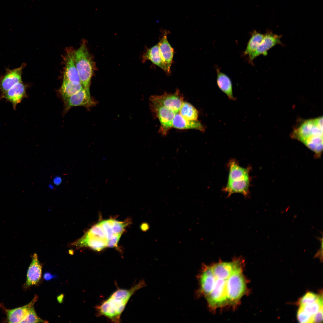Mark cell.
Masks as SVG:
<instances>
[{
	"mask_svg": "<svg viewBox=\"0 0 323 323\" xmlns=\"http://www.w3.org/2000/svg\"><path fill=\"white\" fill-rule=\"evenodd\" d=\"M145 285L142 280L129 289H117L96 307L97 315L104 316L112 322L119 323L121 315L132 296Z\"/></svg>",
	"mask_w": 323,
	"mask_h": 323,
	"instance_id": "6da1fadb",
	"label": "cell"
},
{
	"mask_svg": "<svg viewBox=\"0 0 323 323\" xmlns=\"http://www.w3.org/2000/svg\"><path fill=\"white\" fill-rule=\"evenodd\" d=\"M292 132L291 136L304 144L317 156L323 150V117L303 120Z\"/></svg>",
	"mask_w": 323,
	"mask_h": 323,
	"instance_id": "7a4b0ae2",
	"label": "cell"
},
{
	"mask_svg": "<svg viewBox=\"0 0 323 323\" xmlns=\"http://www.w3.org/2000/svg\"><path fill=\"white\" fill-rule=\"evenodd\" d=\"M74 55L81 83L83 88L90 92L91 80L95 69V65L85 41H83L80 47L74 50Z\"/></svg>",
	"mask_w": 323,
	"mask_h": 323,
	"instance_id": "3957f363",
	"label": "cell"
},
{
	"mask_svg": "<svg viewBox=\"0 0 323 323\" xmlns=\"http://www.w3.org/2000/svg\"><path fill=\"white\" fill-rule=\"evenodd\" d=\"M242 271V268L238 269L227 279L226 293L228 304H236L246 291V283Z\"/></svg>",
	"mask_w": 323,
	"mask_h": 323,
	"instance_id": "277c9868",
	"label": "cell"
},
{
	"mask_svg": "<svg viewBox=\"0 0 323 323\" xmlns=\"http://www.w3.org/2000/svg\"><path fill=\"white\" fill-rule=\"evenodd\" d=\"M151 110L160 123L159 132L163 135H166L172 127L173 118L176 113L172 109L158 103L150 102Z\"/></svg>",
	"mask_w": 323,
	"mask_h": 323,
	"instance_id": "5b68a950",
	"label": "cell"
},
{
	"mask_svg": "<svg viewBox=\"0 0 323 323\" xmlns=\"http://www.w3.org/2000/svg\"><path fill=\"white\" fill-rule=\"evenodd\" d=\"M215 282L213 289L211 293L205 297L209 306L213 309L228 304L226 293V282L228 278L222 279L217 278L215 276Z\"/></svg>",
	"mask_w": 323,
	"mask_h": 323,
	"instance_id": "8992f818",
	"label": "cell"
},
{
	"mask_svg": "<svg viewBox=\"0 0 323 323\" xmlns=\"http://www.w3.org/2000/svg\"><path fill=\"white\" fill-rule=\"evenodd\" d=\"M183 99L182 94L177 89L173 93H165L160 95H152L149 99L150 102L170 109L176 113L179 112L184 101Z\"/></svg>",
	"mask_w": 323,
	"mask_h": 323,
	"instance_id": "52a82bcc",
	"label": "cell"
},
{
	"mask_svg": "<svg viewBox=\"0 0 323 323\" xmlns=\"http://www.w3.org/2000/svg\"><path fill=\"white\" fill-rule=\"evenodd\" d=\"M282 37V35L274 34L272 31L268 30L255 51L249 55V62L253 64V60L258 56L260 55H266L267 51L277 45H283L281 41Z\"/></svg>",
	"mask_w": 323,
	"mask_h": 323,
	"instance_id": "ba28073f",
	"label": "cell"
},
{
	"mask_svg": "<svg viewBox=\"0 0 323 323\" xmlns=\"http://www.w3.org/2000/svg\"><path fill=\"white\" fill-rule=\"evenodd\" d=\"M64 113L74 107L83 106L89 108L95 105L96 102L92 98L90 92L83 88L64 101Z\"/></svg>",
	"mask_w": 323,
	"mask_h": 323,
	"instance_id": "9c48e42d",
	"label": "cell"
},
{
	"mask_svg": "<svg viewBox=\"0 0 323 323\" xmlns=\"http://www.w3.org/2000/svg\"><path fill=\"white\" fill-rule=\"evenodd\" d=\"M243 262L242 258H235L230 262H220L211 266L215 277L225 279L228 278L234 272L242 268Z\"/></svg>",
	"mask_w": 323,
	"mask_h": 323,
	"instance_id": "30bf717a",
	"label": "cell"
},
{
	"mask_svg": "<svg viewBox=\"0 0 323 323\" xmlns=\"http://www.w3.org/2000/svg\"><path fill=\"white\" fill-rule=\"evenodd\" d=\"M168 32V31L165 30L162 31V36L158 43L160 57L167 69V74H170L171 72L170 68L173 62L174 51L168 40L167 35Z\"/></svg>",
	"mask_w": 323,
	"mask_h": 323,
	"instance_id": "8fae6325",
	"label": "cell"
},
{
	"mask_svg": "<svg viewBox=\"0 0 323 323\" xmlns=\"http://www.w3.org/2000/svg\"><path fill=\"white\" fill-rule=\"evenodd\" d=\"M74 51L71 48H67L66 50L63 59L64 68L63 79L72 82L81 83L74 60Z\"/></svg>",
	"mask_w": 323,
	"mask_h": 323,
	"instance_id": "7c38bea8",
	"label": "cell"
},
{
	"mask_svg": "<svg viewBox=\"0 0 323 323\" xmlns=\"http://www.w3.org/2000/svg\"><path fill=\"white\" fill-rule=\"evenodd\" d=\"M23 63L19 67L6 70L5 73L0 78V90L4 92L16 84L22 82V70L25 67Z\"/></svg>",
	"mask_w": 323,
	"mask_h": 323,
	"instance_id": "4fadbf2b",
	"label": "cell"
},
{
	"mask_svg": "<svg viewBox=\"0 0 323 323\" xmlns=\"http://www.w3.org/2000/svg\"><path fill=\"white\" fill-rule=\"evenodd\" d=\"M38 298L35 295L33 300L28 304L12 309L5 308L2 304L0 307L3 309L6 315V321L9 323H21L26 316L31 308L33 306Z\"/></svg>",
	"mask_w": 323,
	"mask_h": 323,
	"instance_id": "5bb4252c",
	"label": "cell"
},
{
	"mask_svg": "<svg viewBox=\"0 0 323 323\" xmlns=\"http://www.w3.org/2000/svg\"><path fill=\"white\" fill-rule=\"evenodd\" d=\"M42 274V266L36 254L33 256L31 263L27 271L26 280L24 285L27 289L37 285L39 282Z\"/></svg>",
	"mask_w": 323,
	"mask_h": 323,
	"instance_id": "9a60e30c",
	"label": "cell"
},
{
	"mask_svg": "<svg viewBox=\"0 0 323 323\" xmlns=\"http://www.w3.org/2000/svg\"><path fill=\"white\" fill-rule=\"evenodd\" d=\"M199 278L200 285L199 293L206 297L212 291L215 282V277L211 266H203Z\"/></svg>",
	"mask_w": 323,
	"mask_h": 323,
	"instance_id": "2e32d148",
	"label": "cell"
},
{
	"mask_svg": "<svg viewBox=\"0 0 323 323\" xmlns=\"http://www.w3.org/2000/svg\"><path fill=\"white\" fill-rule=\"evenodd\" d=\"M26 96V86L22 81L16 84L7 91L2 93L1 97L10 103L15 109L16 106Z\"/></svg>",
	"mask_w": 323,
	"mask_h": 323,
	"instance_id": "e0dca14e",
	"label": "cell"
},
{
	"mask_svg": "<svg viewBox=\"0 0 323 323\" xmlns=\"http://www.w3.org/2000/svg\"><path fill=\"white\" fill-rule=\"evenodd\" d=\"M229 174L228 181L250 179V167L244 168L239 165L237 161L232 159L228 162Z\"/></svg>",
	"mask_w": 323,
	"mask_h": 323,
	"instance_id": "ac0fdd59",
	"label": "cell"
},
{
	"mask_svg": "<svg viewBox=\"0 0 323 323\" xmlns=\"http://www.w3.org/2000/svg\"><path fill=\"white\" fill-rule=\"evenodd\" d=\"M250 186V179L228 181L223 190L228 194V196L237 193L242 194L245 196H247L249 194Z\"/></svg>",
	"mask_w": 323,
	"mask_h": 323,
	"instance_id": "d6986e66",
	"label": "cell"
},
{
	"mask_svg": "<svg viewBox=\"0 0 323 323\" xmlns=\"http://www.w3.org/2000/svg\"><path fill=\"white\" fill-rule=\"evenodd\" d=\"M172 127L181 129H195L204 132L205 129L198 120L190 121L183 118L179 112L176 113L173 119Z\"/></svg>",
	"mask_w": 323,
	"mask_h": 323,
	"instance_id": "ffe728a7",
	"label": "cell"
},
{
	"mask_svg": "<svg viewBox=\"0 0 323 323\" xmlns=\"http://www.w3.org/2000/svg\"><path fill=\"white\" fill-rule=\"evenodd\" d=\"M216 70L217 83L218 87L229 99L235 100L236 99L233 96L232 83L230 79L227 75L222 72L218 67H216Z\"/></svg>",
	"mask_w": 323,
	"mask_h": 323,
	"instance_id": "44dd1931",
	"label": "cell"
},
{
	"mask_svg": "<svg viewBox=\"0 0 323 323\" xmlns=\"http://www.w3.org/2000/svg\"><path fill=\"white\" fill-rule=\"evenodd\" d=\"M142 60L144 62L147 60L150 61L167 74V69L160 57L158 43L151 48L147 49L143 55Z\"/></svg>",
	"mask_w": 323,
	"mask_h": 323,
	"instance_id": "7402d4cb",
	"label": "cell"
},
{
	"mask_svg": "<svg viewBox=\"0 0 323 323\" xmlns=\"http://www.w3.org/2000/svg\"><path fill=\"white\" fill-rule=\"evenodd\" d=\"M83 88L81 83L72 82L63 79L60 92L64 101Z\"/></svg>",
	"mask_w": 323,
	"mask_h": 323,
	"instance_id": "603a6c76",
	"label": "cell"
},
{
	"mask_svg": "<svg viewBox=\"0 0 323 323\" xmlns=\"http://www.w3.org/2000/svg\"><path fill=\"white\" fill-rule=\"evenodd\" d=\"M179 113L184 118L190 121H197L199 112L190 103L184 101Z\"/></svg>",
	"mask_w": 323,
	"mask_h": 323,
	"instance_id": "cb8c5ba5",
	"label": "cell"
},
{
	"mask_svg": "<svg viewBox=\"0 0 323 323\" xmlns=\"http://www.w3.org/2000/svg\"><path fill=\"white\" fill-rule=\"evenodd\" d=\"M263 35L256 31L252 33L251 38L244 52V55H249L255 51L262 40Z\"/></svg>",
	"mask_w": 323,
	"mask_h": 323,
	"instance_id": "d4e9b609",
	"label": "cell"
},
{
	"mask_svg": "<svg viewBox=\"0 0 323 323\" xmlns=\"http://www.w3.org/2000/svg\"><path fill=\"white\" fill-rule=\"evenodd\" d=\"M48 322L40 319L37 315L33 306L21 323H46Z\"/></svg>",
	"mask_w": 323,
	"mask_h": 323,
	"instance_id": "484cf974",
	"label": "cell"
},
{
	"mask_svg": "<svg viewBox=\"0 0 323 323\" xmlns=\"http://www.w3.org/2000/svg\"><path fill=\"white\" fill-rule=\"evenodd\" d=\"M320 295L311 292H307L300 299L299 305H305L315 302L317 300Z\"/></svg>",
	"mask_w": 323,
	"mask_h": 323,
	"instance_id": "4316f807",
	"label": "cell"
},
{
	"mask_svg": "<svg viewBox=\"0 0 323 323\" xmlns=\"http://www.w3.org/2000/svg\"><path fill=\"white\" fill-rule=\"evenodd\" d=\"M297 319L300 323H312L313 318L307 313L299 307L297 312Z\"/></svg>",
	"mask_w": 323,
	"mask_h": 323,
	"instance_id": "83f0119b",
	"label": "cell"
},
{
	"mask_svg": "<svg viewBox=\"0 0 323 323\" xmlns=\"http://www.w3.org/2000/svg\"><path fill=\"white\" fill-rule=\"evenodd\" d=\"M323 320V307H321L315 314L313 318V322L321 323Z\"/></svg>",
	"mask_w": 323,
	"mask_h": 323,
	"instance_id": "f1b7e54d",
	"label": "cell"
},
{
	"mask_svg": "<svg viewBox=\"0 0 323 323\" xmlns=\"http://www.w3.org/2000/svg\"><path fill=\"white\" fill-rule=\"evenodd\" d=\"M320 240L321 244L320 248L318 250L317 253L316 254L315 257H318L322 261V252H323V239L322 237V238H319V239Z\"/></svg>",
	"mask_w": 323,
	"mask_h": 323,
	"instance_id": "f546056e",
	"label": "cell"
},
{
	"mask_svg": "<svg viewBox=\"0 0 323 323\" xmlns=\"http://www.w3.org/2000/svg\"><path fill=\"white\" fill-rule=\"evenodd\" d=\"M57 276L48 272H45L43 275L44 279L46 281H49L55 278Z\"/></svg>",
	"mask_w": 323,
	"mask_h": 323,
	"instance_id": "4dcf8cb0",
	"label": "cell"
},
{
	"mask_svg": "<svg viewBox=\"0 0 323 323\" xmlns=\"http://www.w3.org/2000/svg\"><path fill=\"white\" fill-rule=\"evenodd\" d=\"M54 183L57 185H60L62 182V179L60 177H55L53 180Z\"/></svg>",
	"mask_w": 323,
	"mask_h": 323,
	"instance_id": "1f68e13d",
	"label": "cell"
},
{
	"mask_svg": "<svg viewBox=\"0 0 323 323\" xmlns=\"http://www.w3.org/2000/svg\"><path fill=\"white\" fill-rule=\"evenodd\" d=\"M49 187L51 189H52L53 188V186L52 185H50L49 186Z\"/></svg>",
	"mask_w": 323,
	"mask_h": 323,
	"instance_id": "d6a6232c",
	"label": "cell"
}]
</instances>
